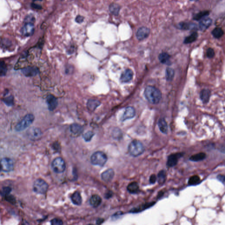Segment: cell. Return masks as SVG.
<instances>
[{
    "instance_id": "5b68a950",
    "label": "cell",
    "mask_w": 225,
    "mask_h": 225,
    "mask_svg": "<svg viewBox=\"0 0 225 225\" xmlns=\"http://www.w3.org/2000/svg\"><path fill=\"white\" fill-rule=\"evenodd\" d=\"M49 185L45 180L38 179L35 181L33 186L34 191L39 194H45L47 191Z\"/></svg>"
},
{
    "instance_id": "1f68e13d",
    "label": "cell",
    "mask_w": 225,
    "mask_h": 225,
    "mask_svg": "<svg viewBox=\"0 0 225 225\" xmlns=\"http://www.w3.org/2000/svg\"><path fill=\"white\" fill-rule=\"evenodd\" d=\"M210 12L208 11H202L196 14L194 17L193 20L196 21H199L209 15Z\"/></svg>"
},
{
    "instance_id": "4dcf8cb0",
    "label": "cell",
    "mask_w": 225,
    "mask_h": 225,
    "mask_svg": "<svg viewBox=\"0 0 225 225\" xmlns=\"http://www.w3.org/2000/svg\"><path fill=\"white\" fill-rule=\"evenodd\" d=\"M212 34L215 38L219 39L223 35L224 32L221 28L216 27L212 31Z\"/></svg>"
},
{
    "instance_id": "d4e9b609",
    "label": "cell",
    "mask_w": 225,
    "mask_h": 225,
    "mask_svg": "<svg viewBox=\"0 0 225 225\" xmlns=\"http://www.w3.org/2000/svg\"><path fill=\"white\" fill-rule=\"evenodd\" d=\"M89 202L92 206L96 208L101 203V198L98 195H94L90 199Z\"/></svg>"
},
{
    "instance_id": "4316f807",
    "label": "cell",
    "mask_w": 225,
    "mask_h": 225,
    "mask_svg": "<svg viewBox=\"0 0 225 225\" xmlns=\"http://www.w3.org/2000/svg\"><path fill=\"white\" fill-rule=\"evenodd\" d=\"M206 158L205 153L201 152L191 156L190 158V160L194 162H198L203 161Z\"/></svg>"
},
{
    "instance_id": "4fadbf2b",
    "label": "cell",
    "mask_w": 225,
    "mask_h": 225,
    "mask_svg": "<svg viewBox=\"0 0 225 225\" xmlns=\"http://www.w3.org/2000/svg\"><path fill=\"white\" fill-rule=\"evenodd\" d=\"M48 109L49 111H53L56 109L58 106L57 99L54 96L49 95L48 96L46 99Z\"/></svg>"
},
{
    "instance_id": "ffe728a7",
    "label": "cell",
    "mask_w": 225,
    "mask_h": 225,
    "mask_svg": "<svg viewBox=\"0 0 225 225\" xmlns=\"http://www.w3.org/2000/svg\"><path fill=\"white\" fill-rule=\"evenodd\" d=\"M100 105V102L99 100L94 99H90L87 103V107L89 111L93 112L95 111Z\"/></svg>"
},
{
    "instance_id": "d6a6232c",
    "label": "cell",
    "mask_w": 225,
    "mask_h": 225,
    "mask_svg": "<svg viewBox=\"0 0 225 225\" xmlns=\"http://www.w3.org/2000/svg\"><path fill=\"white\" fill-rule=\"evenodd\" d=\"M166 178V172L164 170L160 171L158 175V182L161 185L163 184Z\"/></svg>"
},
{
    "instance_id": "ac0fdd59",
    "label": "cell",
    "mask_w": 225,
    "mask_h": 225,
    "mask_svg": "<svg viewBox=\"0 0 225 225\" xmlns=\"http://www.w3.org/2000/svg\"><path fill=\"white\" fill-rule=\"evenodd\" d=\"M133 76V72L131 69H127L121 75V82L123 83H127L130 82Z\"/></svg>"
},
{
    "instance_id": "60d3db41",
    "label": "cell",
    "mask_w": 225,
    "mask_h": 225,
    "mask_svg": "<svg viewBox=\"0 0 225 225\" xmlns=\"http://www.w3.org/2000/svg\"><path fill=\"white\" fill-rule=\"evenodd\" d=\"M51 224L53 225H61L63 224V221L58 219H54L51 221Z\"/></svg>"
},
{
    "instance_id": "6da1fadb",
    "label": "cell",
    "mask_w": 225,
    "mask_h": 225,
    "mask_svg": "<svg viewBox=\"0 0 225 225\" xmlns=\"http://www.w3.org/2000/svg\"><path fill=\"white\" fill-rule=\"evenodd\" d=\"M144 95L147 100L153 104L158 103L162 96L161 93L158 89L151 86L146 87Z\"/></svg>"
},
{
    "instance_id": "d6986e66",
    "label": "cell",
    "mask_w": 225,
    "mask_h": 225,
    "mask_svg": "<svg viewBox=\"0 0 225 225\" xmlns=\"http://www.w3.org/2000/svg\"><path fill=\"white\" fill-rule=\"evenodd\" d=\"M114 176V172L112 169H109L104 172L102 174L101 177L104 181L109 182L111 181Z\"/></svg>"
},
{
    "instance_id": "d590c367",
    "label": "cell",
    "mask_w": 225,
    "mask_h": 225,
    "mask_svg": "<svg viewBox=\"0 0 225 225\" xmlns=\"http://www.w3.org/2000/svg\"><path fill=\"white\" fill-rule=\"evenodd\" d=\"M7 71V67L5 62L0 61V77L5 75Z\"/></svg>"
},
{
    "instance_id": "f546056e",
    "label": "cell",
    "mask_w": 225,
    "mask_h": 225,
    "mask_svg": "<svg viewBox=\"0 0 225 225\" xmlns=\"http://www.w3.org/2000/svg\"><path fill=\"white\" fill-rule=\"evenodd\" d=\"M121 8V6L118 4L112 3L111 4L110 7H109V10H110L111 13L115 15V16H118L119 13Z\"/></svg>"
},
{
    "instance_id": "30bf717a",
    "label": "cell",
    "mask_w": 225,
    "mask_h": 225,
    "mask_svg": "<svg viewBox=\"0 0 225 225\" xmlns=\"http://www.w3.org/2000/svg\"><path fill=\"white\" fill-rule=\"evenodd\" d=\"M176 27L178 29L183 30V31L198 29L197 24L192 22H180L177 24Z\"/></svg>"
},
{
    "instance_id": "603a6c76",
    "label": "cell",
    "mask_w": 225,
    "mask_h": 225,
    "mask_svg": "<svg viewBox=\"0 0 225 225\" xmlns=\"http://www.w3.org/2000/svg\"><path fill=\"white\" fill-rule=\"evenodd\" d=\"M211 92L208 89H203L200 93V98L204 103H207L209 100Z\"/></svg>"
},
{
    "instance_id": "ba28073f",
    "label": "cell",
    "mask_w": 225,
    "mask_h": 225,
    "mask_svg": "<svg viewBox=\"0 0 225 225\" xmlns=\"http://www.w3.org/2000/svg\"><path fill=\"white\" fill-rule=\"evenodd\" d=\"M14 166L13 160L9 158H4L0 161L1 170L4 172H11L13 169Z\"/></svg>"
},
{
    "instance_id": "f35d334b",
    "label": "cell",
    "mask_w": 225,
    "mask_h": 225,
    "mask_svg": "<svg viewBox=\"0 0 225 225\" xmlns=\"http://www.w3.org/2000/svg\"><path fill=\"white\" fill-rule=\"evenodd\" d=\"M94 135V133L93 132H91V131H89V132H87L85 133L83 135L84 140H85V141L86 142L90 141L91 140V139H92V138L93 136Z\"/></svg>"
},
{
    "instance_id": "ab89813d",
    "label": "cell",
    "mask_w": 225,
    "mask_h": 225,
    "mask_svg": "<svg viewBox=\"0 0 225 225\" xmlns=\"http://www.w3.org/2000/svg\"><path fill=\"white\" fill-rule=\"evenodd\" d=\"M207 56L209 58H212L215 56V51L213 49L209 48L207 51Z\"/></svg>"
},
{
    "instance_id": "7402d4cb",
    "label": "cell",
    "mask_w": 225,
    "mask_h": 225,
    "mask_svg": "<svg viewBox=\"0 0 225 225\" xmlns=\"http://www.w3.org/2000/svg\"><path fill=\"white\" fill-rule=\"evenodd\" d=\"M158 126L160 130L162 133L165 134H167L168 132V126L165 119L161 118L159 120Z\"/></svg>"
},
{
    "instance_id": "8d00e7d4",
    "label": "cell",
    "mask_w": 225,
    "mask_h": 225,
    "mask_svg": "<svg viewBox=\"0 0 225 225\" xmlns=\"http://www.w3.org/2000/svg\"><path fill=\"white\" fill-rule=\"evenodd\" d=\"M3 101L7 105L12 106L14 103V97L13 96H9L4 98Z\"/></svg>"
},
{
    "instance_id": "f6af8a7d",
    "label": "cell",
    "mask_w": 225,
    "mask_h": 225,
    "mask_svg": "<svg viewBox=\"0 0 225 225\" xmlns=\"http://www.w3.org/2000/svg\"><path fill=\"white\" fill-rule=\"evenodd\" d=\"M32 7L34 9H42V6L40 5H39L38 4L34 3H33L31 5Z\"/></svg>"
},
{
    "instance_id": "7a4b0ae2",
    "label": "cell",
    "mask_w": 225,
    "mask_h": 225,
    "mask_svg": "<svg viewBox=\"0 0 225 225\" xmlns=\"http://www.w3.org/2000/svg\"><path fill=\"white\" fill-rule=\"evenodd\" d=\"M128 151L131 156L137 157L141 155L144 153L145 151L144 147L141 142L137 140H134L129 145Z\"/></svg>"
},
{
    "instance_id": "8992f818",
    "label": "cell",
    "mask_w": 225,
    "mask_h": 225,
    "mask_svg": "<svg viewBox=\"0 0 225 225\" xmlns=\"http://www.w3.org/2000/svg\"><path fill=\"white\" fill-rule=\"evenodd\" d=\"M53 169L57 173H61L64 172L66 169V164L61 158H56L52 163Z\"/></svg>"
},
{
    "instance_id": "484cf974",
    "label": "cell",
    "mask_w": 225,
    "mask_h": 225,
    "mask_svg": "<svg viewBox=\"0 0 225 225\" xmlns=\"http://www.w3.org/2000/svg\"><path fill=\"white\" fill-rule=\"evenodd\" d=\"M160 61L165 64L170 65L171 64L170 56L167 53H162L158 56Z\"/></svg>"
},
{
    "instance_id": "8fae6325",
    "label": "cell",
    "mask_w": 225,
    "mask_h": 225,
    "mask_svg": "<svg viewBox=\"0 0 225 225\" xmlns=\"http://www.w3.org/2000/svg\"><path fill=\"white\" fill-rule=\"evenodd\" d=\"M34 24L31 23H25L22 27L21 33L23 35L26 37H29L34 34Z\"/></svg>"
},
{
    "instance_id": "3957f363",
    "label": "cell",
    "mask_w": 225,
    "mask_h": 225,
    "mask_svg": "<svg viewBox=\"0 0 225 225\" xmlns=\"http://www.w3.org/2000/svg\"><path fill=\"white\" fill-rule=\"evenodd\" d=\"M34 116L32 114H28L23 118L21 121L17 124L16 126V131L18 132L24 130L30 126L34 120Z\"/></svg>"
},
{
    "instance_id": "f1b7e54d",
    "label": "cell",
    "mask_w": 225,
    "mask_h": 225,
    "mask_svg": "<svg viewBox=\"0 0 225 225\" xmlns=\"http://www.w3.org/2000/svg\"><path fill=\"white\" fill-rule=\"evenodd\" d=\"M198 36V33L196 32H194L188 36L186 37L184 41V43L185 44L192 43L197 40Z\"/></svg>"
},
{
    "instance_id": "e575fe53",
    "label": "cell",
    "mask_w": 225,
    "mask_h": 225,
    "mask_svg": "<svg viewBox=\"0 0 225 225\" xmlns=\"http://www.w3.org/2000/svg\"><path fill=\"white\" fill-rule=\"evenodd\" d=\"M175 76V71L171 68H167L166 70L165 77L167 81H172Z\"/></svg>"
},
{
    "instance_id": "7c38bea8",
    "label": "cell",
    "mask_w": 225,
    "mask_h": 225,
    "mask_svg": "<svg viewBox=\"0 0 225 225\" xmlns=\"http://www.w3.org/2000/svg\"><path fill=\"white\" fill-rule=\"evenodd\" d=\"M155 203L156 202L152 201L141 204V205L138 206V207L132 209L130 212L131 213H137L140 212H143V211L147 209L152 207Z\"/></svg>"
},
{
    "instance_id": "52a82bcc",
    "label": "cell",
    "mask_w": 225,
    "mask_h": 225,
    "mask_svg": "<svg viewBox=\"0 0 225 225\" xmlns=\"http://www.w3.org/2000/svg\"><path fill=\"white\" fill-rule=\"evenodd\" d=\"M184 155L183 153H176L171 154L168 158L167 166L168 168H172L176 165L179 160Z\"/></svg>"
},
{
    "instance_id": "2e32d148",
    "label": "cell",
    "mask_w": 225,
    "mask_h": 225,
    "mask_svg": "<svg viewBox=\"0 0 225 225\" xmlns=\"http://www.w3.org/2000/svg\"><path fill=\"white\" fill-rule=\"evenodd\" d=\"M212 20L210 18H204L199 24V29L201 31H205L212 25Z\"/></svg>"
},
{
    "instance_id": "ee69618b",
    "label": "cell",
    "mask_w": 225,
    "mask_h": 225,
    "mask_svg": "<svg viewBox=\"0 0 225 225\" xmlns=\"http://www.w3.org/2000/svg\"><path fill=\"white\" fill-rule=\"evenodd\" d=\"M217 179L220 182H221L223 184L225 183V176L224 175H219L217 176Z\"/></svg>"
},
{
    "instance_id": "cb8c5ba5",
    "label": "cell",
    "mask_w": 225,
    "mask_h": 225,
    "mask_svg": "<svg viewBox=\"0 0 225 225\" xmlns=\"http://www.w3.org/2000/svg\"><path fill=\"white\" fill-rule=\"evenodd\" d=\"M127 190L131 194H137L140 191V187L137 182H132L128 185Z\"/></svg>"
},
{
    "instance_id": "277c9868",
    "label": "cell",
    "mask_w": 225,
    "mask_h": 225,
    "mask_svg": "<svg viewBox=\"0 0 225 225\" xmlns=\"http://www.w3.org/2000/svg\"><path fill=\"white\" fill-rule=\"evenodd\" d=\"M107 160V157L105 153L101 151L94 153L91 158V163L95 165L102 167L104 165Z\"/></svg>"
},
{
    "instance_id": "836d02e7",
    "label": "cell",
    "mask_w": 225,
    "mask_h": 225,
    "mask_svg": "<svg viewBox=\"0 0 225 225\" xmlns=\"http://www.w3.org/2000/svg\"><path fill=\"white\" fill-rule=\"evenodd\" d=\"M201 182V179L197 175L192 176L188 180V185L190 186L197 185Z\"/></svg>"
},
{
    "instance_id": "5bb4252c",
    "label": "cell",
    "mask_w": 225,
    "mask_h": 225,
    "mask_svg": "<svg viewBox=\"0 0 225 225\" xmlns=\"http://www.w3.org/2000/svg\"><path fill=\"white\" fill-rule=\"evenodd\" d=\"M136 115V111L132 107H127L125 110V112L122 118V122L127 120L130 119L135 117Z\"/></svg>"
},
{
    "instance_id": "74e56055",
    "label": "cell",
    "mask_w": 225,
    "mask_h": 225,
    "mask_svg": "<svg viewBox=\"0 0 225 225\" xmlns=\"http://www.w3.org/2000/svg\"><path fill=\"white\" fill-rule=\"evenodd\" d=\"M35 22V18L33 15H28L25 18L24 23H31V24H34Z\"/></svg>"
},
{
    "instance_id": "e0dca14e",
    "label": "cell",
    "mask_w": 225,
    "mask_h": 225,
    "mask_svg": "<svg viewBox=\"0 0 225 225\" xmlns=\"http://www.w3.org/2000/svg\"><path fill=\"white\" fill-rule=\"evenodd\" d=\"M22 73L26 77L34 76L39 72L38 69L35 67H28L22 69Z\"/></svg>"
},
{
    "instance_id": "b9f144b4",
    "label": "cell",
    "mask_w": 225,
    "mask_h": 225,
    "mask_svg": "<svg viewBox=\"0 0 225 225\" xmlns=\"http://www.w3.org/2000/svg\"><path fill=\"white\" fill-rule=\"evenodd\" d=\"M157 180V177L155 175L153 174L150 176L149 181H150L151 183L154 184L156 182Z\"/></svg>"
},
{
    "instance_id": "7bdbcfd3",
    "label": "cell",
    "mask_w": 225,
    "mask_h": 225,
    "mask_svg": "<svg viewBox=\"0 0 225 225\" xmlns=\"http://www.w3.org/2000/svg\"><path fill=\"white\" fill-rule=\"evenodd\" d=\"M84 19H85V18L83 16L78 15L76 18L75 21L78 24H81L84 21Z\"/></svg>"
},
{
    "instance_id": "9a60e30c",
    "label": "cell",
    "mask_w": 225,
    "mask_h": 225,
    "mask_svg": "<svg viewBox=\"0 0 225 225\" xmlns=\"http://www.w3.org/2000/svg\"><path fill=\"white\" fill-rule=\"evenodd\" d=\"M27 134L29 137L33 140H38L42 136L41 130L38 128L35 127L31 128L28 131Z\"/></svg>"
},
{
    "instance_id": "83f0119b",
    "label": "cell",
    "mask_w": 225,
    "mask_h": 225,
    "mask_svg": "<svg viewBox=\"0 0 225 225\" xmlns=\"http://www.w3.org/2000/svg\"><path fill=\"white\" fill-rule=\"evenodd\" d=\"M72 201L74 205H80L82 203V198L78 192H76L71 196Z\"/></svg>"
},
{
    "instance_id": "bcb514c9",
    "label": "cell",
    "mask_w": 225,
    "mask_h": 225,
    "mask_svg": "<svg viewBox=\"0 0 225 225\" xmlns=\"http://www.w3.org/2000/svg\"><path fill=\"white\" fill-rule=\"evenodd\" d=\"M164 194V192L163 191H160L159 192L158 194V198H160L162 197L163 195Z\"/></svg>"
},
{
    "instance_id": "9c48e42d",
    "label": "cell",
    "mask_w": 225,
    "mask_h": 225,
    "mask_svg": "<svg viewBox=\"0 0 225 225\" xmlns=\"http://www.w3.org/2000/svg\"><path fill=\"white\" fill-rule=\"evenodd\" d=\"M151 33V30L146 27H142L139 28L136 33V37L139 41H143L148 38Z\"/></svg>"
},
{
    "instance_id": "c3c4849f",
    "label": "cell",
    "mask_w": 225,
    "mask_h": 225,
    "mask_svg": "<svg viewBox=\"0 0 225 225\" xmlns=\"http://www.w3.org/2000/svg\"><path fill=\"white\" fill-rule=\"evenodd\" d=\"M2 171V170H1V166H0V171Z\"/></svg>"
},
{
    "instance_id": "7dc6e473",
    "label": "cell",
    "mask_w": 225,
    "mask_h": 225,
    "mask_svg": "<svg viewBox=\"0 0 225 225\" xmlns=\"http://www.w3.org/2000/svg\"><path fill=\"white\" fill-rule=\"evenodd\" d=\"M190 1H192V2H197V1H198L199 0H190Z\"/></svg>"
},
{
    "instance_id": "44dd1931",
    "label": "cell",
    "mask_w": 225,
    "mask_h": 225,
    "mask_svg": "<svg viewBox=\"0 0 225 225\" xmlns=\"http://www.w3.org/2000/svg\"><path fill=\"white\" fill-rule=\"evenodd\" d=\"M70 130L74 134L79 135L83 132V128L79 124H73L70 127Z\"/></svg>"
}]
</instances>
